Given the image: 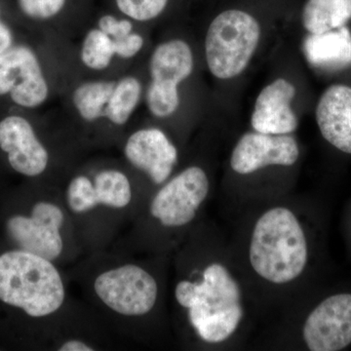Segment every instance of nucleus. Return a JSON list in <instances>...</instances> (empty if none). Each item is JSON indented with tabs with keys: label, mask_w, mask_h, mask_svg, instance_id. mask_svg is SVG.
<instances>
[{
	"label": "nucleus",
	"mask_w": 351,
	"mask_h": 351,
	"mask_svg": "<svg viewBox=\"0 0 351 351\" xmlns=\"http://www.w3.org/2000/svg\"><path fill=\"white\" fill-rule=\"evenodd\" d=\"M200 282L182 280L175 297L189 311L191 326L210 343L226 341L243 317L241 291L228 269L219 263L208 265Z\"/></svg>",
	"instance_id": "f257e3e1"
},
{
	"label": "nucleus",
	"mask_w": 351,
	"mask_h": 351,
	"mask_svg": "<svg viewBox=\"0 0 351 351\" xmlns=\"http://www.w3.org/2000/svg\"><path fill=\"white\" fill-rule=\"evenodd\" d=\"M249 258L265 280H295L307 263V243L301 223L287 208H272L258 219L252 234Z\"/></svg>",
	"instance_id": "f03ea898"
},
{
	"label": "nucleus",
	"mask_w": 351,
	"mask_h": 351,
	"mask_svg": "<svg viewBox=\"0 0 351 351\" xmlns=\"http://www.w3.org/2000/svg\"><path fill=\"white\" fill-rule=\"evenodd\" d=\"M64 298L63 279L51 261L21 249L0 256V301L4 304L32 317H44L59 311Z\"/></svg>",
	"instance_id": "7ed1b4c3"
},
{
	"label": "nucleus",
	"mask_w": 351,
	"mask_h": 351,
	"mask_svg": "<svg viewBox=\"0 0 351 351\" xmlns=\"http://www.w3.org/2000/svg\"><path fill=\"white\" fill-rule=\"evenodd\" d=\"M261 25L251 14L230 9L219 14L205 38L210 73L219 80H232L245 71L257 50Z\"/></svg>",
	"instance_id": "20e7f679"
},
{
	"label": "nucleus",
	"mask_w": 351,
	"mask_h": 351,
	"mask_svg": "<svg viewBox=\"0 0 351 351\" xmlns=\"http://www.w3.org/2000/svg\"><path fill=\"white\" fill-rule=\"evenodd\" d=\"M195 60L188 43L173 39L159 44L149 61L151 84L147 92L149 112L159 119L169 117L180 106L179 85L193 73Z\"/></svg>",
	"instance_id": "39448f33"
},
{
	"label": "nucleus",
	"mask_w": 351,
	"mask_h": 351,
	"mask_svg": "<svg viewBox=\"0 0 351 351\" xmlns=\"http://www.w3.org/2000/svg\"><path fill=\"white\" fill-rule=\"evenodd\" d=\"M94 290L106 306L125 316L149 313L158 295L156 279L135 265H124L104 271L95 280Z\"/></svg>",
	"instance_id": "423d86ee"
},
{
	"label": "nucleus",
	"mask_w": 351,
	"mask_h": 351,
	"mask_svg": "<svg viewBox=\"0 0 351 351\" xmlns=\"http://www.w3.org/2000/svg\"><path fill=\"white\" fill-rule=\"evenodd\" d=\"M209 186L204 170L197 166L186 168L156 193L149 212L166 228L188 225L206 199Z\"/></svg>",
	"instance_id": "0eeeda50"
},
{
	"label": "nucleus",
	"mask_w": 351,
	"mask_h": 351,
	"mask_svg": "<svg viewBox=\"0 0 351 351\" xmlns=\"http://www.w3.org/2000/svg\"><path fill=\"white\" fill-rule=\"evenodd\" d=\"M64 215L54 203H36L32 216H14L7 221V234L21 250L29 252L46 260L60 257L64 249L61 228Z\"/></svg>",
	"instance_id": "6e6552de"
},
{
	"label": "nucleus",
	"mask_w": 351,
	"mask_h": 351,
	"mask_svg": "<svg viewBox=\"0 0 351 351\" xmlns=\"http://www.w3.org/2000/svg\"><path fill=\"white\" fill-rule=\"evenodd\" d=\"M5 94L27 108L47 100L49 87L38 57L27 46H12L0 54V96Z\"/></svg>",
	"instance_id": "1a4fd4ad"
},
{
	"label": "nucleus",
	"mask_w": 351,
	"mask_h": 351,
	"mask_svg": "<svg viewBox=\"0 0 351 351\" xmlns=\"http://www.w3.org/2000/svg\"><path fill=\"white\" fill-rule=\"evenodd\" d=\"M304 339L311 351H338L351 343V294L324 300L304 323Z\"/></svg>",
	"instance_id": "9d476101"
},
{
	"label": "nucleus",
	"mask_w": 351,
	"mask_h": 351,
	"mask_svg": "<svg viewBox=\"0 0 351 351\" xmlns=\"http://www.w3.org/2000/svg\"><path fill=\"white\" fill-rule=\"evenodd\" d=\"M299 145L289 135L251 132L242 136L230 157L237 174L247 175L267 166H292L299 158Z\"/></svg>",
	"instance_id": "9b49d317"
},
{
	"label": "nucleus",
	"mask_w": 351,
	"mask_h": 351,
	"mask_svg": "<svg viewBox=\"0 0 351 351\" xmlns=\"http://www.w3.org/2000/svg\"><path fill=\"white\" fill-rule=\"evenodd\" d=\"M0 149L8 154L11 167L20 174L36 177L47 168V149L24 117L11 115L0 121Z\"/></svg>",
	"instance_id": "f8f14e48"
},
{
	"label": "nucleus",
	"mask_w": 351,
	"mask_h": 351,
	"mask_svg": "<svg viewBox=\"0 0 351 351\" xmlns=\"http://www.w3.org/2000/svg\"><path fill=\"white\" fill-rule=\"evenodd\" d=\"M124 154L127 160L144 171L156 184L167 181L178 161V151L160 129L136 131L127 140Z\"/></svg>",
	"instance_id": "ddd939ff"
},
{
	"label": "nucleus",
	"mask_w": 351,
	"mask_h": 351,
	"mask_svg": "<svg viewBox=\"0 0 351 351\" xmlns=\"http://www.w3.org/2000/svg\"><path fill=\"white\" fill-rule=\"evenodd\" d=\"M295 87L284 78L267 85L257 97L251 117L254 130L270 135H289L298 128L292 101Z\"/></svg>",
	"instance_id": "4468645a"
},
{
	"label": "nucleus",
	"mask_w": 351,
	"mask_h": 351,
	"mask_svg": "<svg viewBox=\"0 0 351 351\" xmlns=\"http://www.w3.org/2000/svg\"><path fill=\"white\" fill-rule=\"evenodd\" d=\"M315 117L323 138L339 151L351 154V87H328L316 106Z\"/></svg>",
	"instance_id": "2eb2a0df"
},
{
	"label": "nucleus",
	"mask_w": 351,
	"mask_h": 351,
	"mask_svg": "<svg viewBox=\"0 0 351 351\" xmlns=\"http://www.w3.org/2000/svg\"><path fill=\"white\" fill-rule=\"evenodd\" d=\"M307 62L315 68L337 69L351 64V32L346 25L320 34H311L304 43Z\"/></svg>",
	"instance_id": "dca6fc26"
},
{
	"label": "nucleus",
	"mask_w": 351,
	"mask_h": 351,
	"mask_svg": "<svg viewBox=\"0 0 351 351\" xmlns=\"http://www.w3.org/2000/svg\"><path fill=\"white\" fill-rule=\"evenodd\" d=\"M132 200L130 181L124 173L108 169L99 172L94 182L88 178L82 186V203L85 211L98 205L122 209Z\"/></svg>",
	"instance_id": "f3484780"
},
{
	"label": "nucleus",
	"mask_w": 351,
	"mask_h": 351,
	"mask_svg": "<svg viewBox=\"0 0 351 351\" xmlns=\"http://www.w3.org/2000/svg\"><path fill=\"white\" fill-rule=\"evenodd\" d=\"M351 20V0H307L302 22L311 34H320L345 27Z\"/></svg>",
	"instance_id": "a211bd4d"
},
{
	"label": "nucleus",
	"mask_w": 351,
	"mask_h": 351,
	"mask_svg": "<svg viewBox=\"0 0 351 351\" xmlns=\"http://www.w3.org/2000/svg\"><path fill=\"white\" fill-rule=\"evenodd\" d=\"M114 82H88L76 87L73 105L85 121H96L105 117L106 108L114 89Z\"/></svg>",
	"instance_id": "6ab92c4d"
},
{
	"label": "nucleus",
	"mask_w": 351,
	"mask_h": 351,
	"mask_svg": "<svg viewBox=\"0 0 351 351\" xmlns=\"http://www.w3.org/2000/svg\"><path fill=\"white\" fill-rule=\"evenodd\" d=\"M142 95V84L138 78L126 76L115 82L105 117L114 125H124L137 108Z\"/></svg>",
	"instance_id": "aec40b11"
},
{
	"label": "nucleus",
	"mask_w": 351,
	"mask_h": 351,
	"mask_svg": "<svg viewBox=\"0 0 351 351\" xmlns=\"http://www.w3.org/2000/svg\"><path fill=\"white\" fill-rule=\"evenodd\" d=\"M114 55L112 38L100 29L88 32L82 47V60L88 69L94 71L107 69L112 63Z\"/></svg>",
	"instance_id": "412c9836"
},
{
	"label": "nucleus",
	"mask_w": 351,
	"mask_h": 351,
	"mask_svg": "<svg viewBox=\"0 0 351 351\" xmlns=\"http://www.w3.org/2000/svg\"><path fill=\"white\" fill-rule=\"evenodd\" d=\"M124 15L138 22L156 19L165 10L169 0H115Z\"/></svg>",
	"instance_id": "4be33fe9"
},
{
	"label": "nucleus",
	"mask_w": 351,
	"mask_h": 351,
	"mask_svg": "<svg viewBox=\"0 0 351 351\" xmlns=\"http://www.w3.org/2000/svg\"><path fill=\"white\" fill-rule=\"evenodd\" d=\"M66 0H18L22 12L34 20H48L63 10Z\"/></svg>",
	"instance_id": "5701e85b"
},
{
	"label": "nucleus",
	"mask_w": 351,
	"mask_h": 351,
	"mask_svg": "<svg viewBox=\"0 0 351 351\" xmlns=\"http://www.w3.org/2000/svg\"><path fill=\"white\" fill-rule=\"evenodd\" d=\"M99 29L113 40H119L133 32V25L129 20H119L112 15H105L99 20Z\"/></svg>",
	"instance_id": "b1692460"
},
{
	"label": "nucleus",
	"mask_w": 351,
	"mask_h": 351,
	"mask_svg": "<svg viewBox=\"0 0 351 351\" xmlns=\"http://www.w3.org/2000/svg\"><path fill=\"white\" fill-rule=\"evenodd\" d=\"M144 43V38L142 36L132 32L125 38L119 39V40H113L115 55L122 58V59H130V58L136 56L142 50Z\"/></svg>",
	"instance_id": "393cba45"
},
{
	"label": "nucleus",
	"mask_w": 351,
	"mask_h": 351,
	"mask_svg": "<svg viewBox=\"0 0 351 351\" xmlns=\"http://www.w3.org/2000/svg\"><path fill=\"white\" fill-rule=\"evenodd\" d=\"M13 36L5 23L0 19V54L12 47Z\"/></svg>",
	"instance_id": "a878e982"
},
{
	"label": "nucleus",
	"mask_w": 351,
	"mask_h": 351,
	"mask_svg": "<svg viewBox=\"0 0 351 351\" xmlns=\"http://www.w3.org/2000/svg\"><path fill=\"white\" fill-rule=\"evenodd\" d=\"M60 351H92L94 348L78 339H69L60 346Z\"/></svg>",
	"instance_id": "bb28decb"
}]
</instances>
